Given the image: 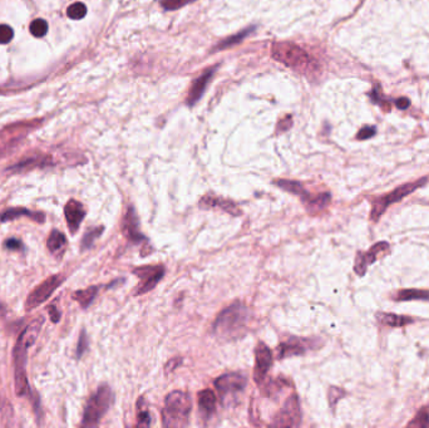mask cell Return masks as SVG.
I'll return each mask as SVG.
<instances>
[{
    "instance_id": "obj_1",
    "label": "cell",
    "mask_w": 429,
    "mask_h": 428,
    "mask_svg": "<svg viewBox=\"0 0 429 428\" xmlns=\"http://www.w3.org/2000/svg\"><path fill=\"white\" fill-rule=\"evenodd\" d=\"M44 324V318L39 317L33 321L29 325L23 330L19 336L16 345L14 348V365H15V393L18 396H25L29 392V383L26 379V362H28V348L34 344L35 339L39 334L42 325Z\"/></svg>"
},
{
    "instance_id": "obj_2",
    "label": "cell",
    "mask_w": 429,
    "mask_h": 428,
    "mask_svg": "<svg viewBox=\"0 0 429 428\" xmlns=\"http://www.w3.org/2000/svg\"><path fill=\"white\" fill-rule=\"evenodd\" d=\"M249 310L243 303L236 302L217 316L212 328L220 338H235L245 331L249 321Z\"/></svg>"
},
{
    "instance_id": "obj_3",
    "label": "cell",
    "mask_w": 429,
    "mask_h": 428,
    "mask_svg": "<svg viewBox=\"0 0 429 428\" xmlns=\"http://www.w3.org/2000/svg\"><path fill=\"white\" fill-rule=\"evenodd\" d=\"M272 57L280 63L300 72L306 73L315 69V62L310 55L301 49L299 45L290 42H277L271 47Z\"/></svg>"
},
{
    "instance_id": "obj_4",
    "label": "cell",
    "mask_w": 429,
    "mask_h": 428,
    "mask_svg": "<svg viewBox=\"0 0 429 428\" xmlns=\"http://www.w3.org/2000/svg\"><path fill=\"white\" fill-rule=\"evenodd\" d=\"M192 403L188 394L181 391L171 392L165 399L162 412L165 427H184L188 425Z\"/></svg>"
},
{
    "instance_id": "obj_5",
    "label": "cell",
    "mask_w": 429,
    "mask_h": 428,
    "mask_svg": "<svg viewBox=\"0 0 429 428\" xmlns=\"http://www.w3.org/2000/svg\"><path fill=\"white\" fill-rule=\"evenodd\" d=\"M112 403H113V392L107 384H103L87 402L82 421L83 427L97 426L103 418V416L108 412Z\"/></svg>"
},
{
    "instance_id": "obj_6",
    "label": "cell",
    "mask_w": 429,
    "mask_h": 428,
    "mask_svg": "<svg viewBox=\"0 0 429 428\" xmlns=\"http://www.w3.org/2000/svg\"><path fill=\"white\" fill-rule=\"evenodd\" d=\"M427 182V177H423L421 180H417L414 182H408V184L400 185L397 189L393 190L392 192L387 195H383V196L377 197V199L371 200V213H370V218L373 221H378L380 218V216L385 213L388 208L390 205L395 203H399L408 195L413 194L416 190H418L419 187L423 186Z\"/></svg>"
},
{
    "instance_id": "obj_7",
    "label": "cell",
    "mask_w": 429,
    "mask_h": 428,
    "mask_svg": "<svg viewBox=\"0 0 429 428\" xmlns=\"http://www.w3.org/2000/svg\"><path fill=\"white\" fill-rule=\"evenodd\" d=\"M301 422V410L298 397L292 394L286 399L281 410L275 415L274 427H298Z\"/></svg>"
},
{
    "instance_id": "obj_8",
    "label": "cell",
    "mask_w": 429,
    "mask_h": 428,
    "mask_svg": "<svg viewBox=\"0 0 429 428\" xmlns=\"http://www.w3.org/2000/svg\"><path fill=\"white\" fill-rule=\"evenodd\" d=\"M64 278L62 275H53L50 278L45 279L42 284H39L29 295L26 298L25 302V309L33 310L40 304L48 300V298L56 292L57 288L63 283Z\"/></svg>"
},
{
    "instance_id": "obj_9",
    "label": "cell",
    "mask_w": 429,
    "mask_h": 428,
    "mask_svg": "<svg viewBox=\"0 0 429 428\" xmlns=\"http://www.w3.org/2000/svg\"><path fill=\"white\" fill-rule=\"evenodd\" d=\"M133 274L140 278V284H138L137 290L135 292V295L146 294V293L151 292L155 289L156 285L161 281V279L165 275L164 266H140V268L133 269Z\"/></svg>"
},
{
    "instance_id": "obj_10",
    "label": "cell",
    "mask_w": 429,
    "mask_h": 428,
    "mask_svg": "<svg viewBox=\"0 0 429 428\" xmlns=\"http://www.w3.org/2000/svg\"><path fill=\"white\" fill-rule=\"evenodd\" d=\"M389 250L390 246L388 242L380 241L377 242L375 245H373L368 251H359L358 254H356L355 264H354V271L356 273V275H365L369 266L375 263L378 259L387 255L388 252H389Z\"/></svg>"
},
{
    "instance_id": "obj_11",
    "label": "cell",
    "mask_w": 429,
    "mask_h": 428,
    "mask_svg": "<svg viewBox=\"0 0 429 428\" xmlns=\"http://www.w3.org/2000/svg\"><path fill=\"white\" fill-rule=\"evenodd\" d=\"M248 379L240 373H226L215 381V388L222 398L240 393L245 389Z\"/></svg>"
},
{
    "instance_id": "obj_12",
    "label": "cell",
    "mask_w": 429,
    "mask_h": 428,
    "mask_svg": "<svg viewBox=\"0 0 429 428\" xmlns=\"http://www.w3.org/2000/svg\"><path fill=\"white\" fill-rule=\"evenodd\" d=\"M255 370H254V379L257 383H262L265 381V377L272 365V353L270 348L260 341L257 347L255 348Z\"/></svg>"
},
{
    "instance_id": "obj_13",
    "label": "cell",
    "mask_w": 429,
    "mask_h": 428,
    "mask_svg": "<svg viewBox=\"0 0 429 428\" xmlns=\"http://www.w3.org/2000/svg\"><path fill=\"white\" fill-rule=\"evenodd\" d=\"M122 227H123V234L126 235V237L129 241L135 242V244L146 241V236L143 234H141L140 231V223H138L137 214H136V210L133 208H129L128 210H127Z\"/></svg>"
},
{
    "instance_id": "obj_14",
    "label": "cell",
    "mask_w": 429,
    "mask_h": 428,
    "mask_svg": "<svg viewBox=\"0 0 429 428\" xmlns=\"http://www.w3.org/2000/svg\"><path fill=\"white\" fill-rule=\"evenodd\" d=\"M64 215H66L69 230H71L72 234H74L79 229V225L82 223L83 218H85L86 210L81 203H78L76 200H69L66 208H64Z\"/></svg>"
},
{
    "instance_id": "obj_15",
    "label": "cell",
    "mask_w": 429,
    "mask_h": 428,
    "mask_svg": "<svg viewBox=\"0 0 429 428\" xmlns=\"http://www.w3.org/2000/svg\"><path fill=\"white\" fill-rule=\"evenodd\" d=\"M309 343L310 340L296 338V336L287 339L286 341L279 345V359L292 357V355H303L304 353H306L308 348H310V345H308Z\"/></svg>"
},
{
    "instance_id": "obj_16",
    "label": "cell",
    "mask_w": 429,
    "mask_h": 428,
    "mask_svg": "<svg viewBox=\"0 0 429 428\" xmlns=\"http://www.w3.org/2000/svg\"><path fill=\"white\" fill-rule=\"evenodd\" d=\"M200 205L206 209L219 208L234 216L241 215V210L239 209V206L235 203H232L231 200L222 199V197L215 196V195H206V196H203L200 201Z\"/></svg>"
},
{
    "instance_id": "obj_17",
    "label": "cell",
    "mask_w": 429,
    "mask_h": 428,
    "mask_svg": "<svg viewBox=\"0 0 429 428\" xmlns=\"http://www.w3.org/2000/svg\"><path fill=\"white\" fill-rule=\"evenodd\" d=\"M303 200L304 205H305L306 210L311 215H315L319 214L320 211L325 210L327 206L330 204V200H332V195L329 192H324V194H319V195H311L308 194Z\"/></svg>"
},
{
    "instance_id": "obj_18",
    "label": "cell",
    "mask_w": 429,
    "mask_h": 428,
    "mask_svg": "<svg viewBox=\"0 0 429 428\" xmlns=\"http://www.w3.org/2000/svg\"><path fill=\"white\" fill-rule=\"evenodd\" d=\"M213 71H215V68L207 69V71L200 77V78H197L195 82H193L192 87H191L190 90V93H188V97H187V105L193 106L201 97H202L203 92H205L206 87H207L208 82H210V79L212 78Z\"/></svg>"
},
{
    "instance_id": "obj_19",
    "label": "cell",
    "mask_w": 429,
    "mask_h": 428,
    "mask_svg": "<svg viewBox=\"0 0 429 428\" xmlns=\"http://www.w3.org/2000/svg\"><path fill=\"white\" fill-rule=\"evenodd\" d=\"M198 408L205 418H210L216 411V397L210 389H205L198 393Z\"/></svg>"
},
{
    "instance_id": "obj_20",
    "label": "cell",
    "mask_w": 429,
    "mask_h": 428,
    "mask_svg": "<svg viewBox=\"0 0 429 428\" xmlns=\"http://www.w3.org/2000/svg\"><path fill=\"white\" fill-rule=\"evenodd\" d=\"M377 321L379 323L384 324L388 326H394V328H400V326H406L408 324L413 323V319L406 316H398L394 313H377Z\"/></svg>"
},
{
    "instance_id": "obj_21",
    "label": "cell",
    "mask_w": 429,
    "mask_h": 428,
    "mask_svg": "<svg viewBox=\"0 0 429 428\" xmlns=\"http://www.w3.org/2000/svg\"><path fill=\"white\" fill-rule=\"evenodd\" d=\"M29 216L30 218H34L38 222H43L44 221V215L40 213H32V211L26 210V209H10V210H6L5 213H3L0 215V222H5V221L14 220V218H18L20 216Z\"/></svg>"
},
{
    "instance_id": "obj_22",
    "label": "cell",
    "mask_w": 429,
    "mask_h": 428,
    "mask_svg": "<svg viewBox=\"0 0 429 428\" xmlns=\"http://www.w3.org/2000/svg\"><path fill=\"white\" fill-rule=\"evenodd\" d=\"M397 302H409V300H429V290L403 289L394 295Z\"/></svg>"
},
{
    "instance_id": "obj_23",
    "label": "cell",
    "mask_w": 429,
    "mask_h": 428,
    "mask_svg": "<svg viewBox=\"0 0 429 428\" xmlns=\"http://www.w3.org/2000/svg\"><path fill=\"white\" fill-rule=\"evenodd\" d=\"M274 184H276L277 186L284 190V191L290 192V194L292 195H296V196H300V199H304V197L309 194L305 190V187L298 181H292V180H277Z\"/></svg>"
},
{
    "instance_id": "obj_24",
    "label": "cell",
    "mask_w": 429,
    "mask_h": 428,
    "mask_svg": "<svg viewBox=\"0 0 429 428\" xmlns=\"http://www.w3.org/2000/svg\"><path fill=\"white\" fill-rule=\"evenodd\" d=\"M98 293V287H90L85 290H78L73 294V299L77 300L79 304L82 305V308H87L90 303L94 300L95 295Z\"/></svg>"
},
{
    "instance_id": "obj_25",
    "label": "cell",
    "mask_w": 429,
    "mask_h": 428,
    "mask_svg": "<svg viewBox=\"0 0 429 428\" xmlns=\"http://www.w3.org/2000/svg\"><path fill=\"white\" fill-rule=\"evenodd\" d=\"M66 245L67 239L66 236H64V234L57 231V230L52 231V234L49 235V239H48L47 241V246L50 251L56 254V252H59L61 250H63V247L66 246Z\"/></svg>"
},
{
    "instance_id": "obj_26",
    "label": "cell",
    "mask_w": 429,
    "mask_h": 428,
    "mask_svg": "<svg viewBox=\"0 0 429 428\" xmlns=\"http://www.w3.org/2000/svg\"><path fill=\"white\" fill-rule=\"evenodd\" d=\"M102 232H103V226L94 227V229H90L89 231L86 232V235L83 236V240H82V249H89V247L94 244L95 240L100 236Z\"/></svg>"
},
{
    "instance_id": "obj_27",
    "label": "cell",
    "mask_w": 429,
    "mask_h": 428,
    "mask_svg": "<svg viewBox=\"0 0 429 428\" xmlns=\"http://www.w3.org/2000/svg\"><path fill=\"white\" fill-rule=\"evenodd\" d=\"M30 33H32L34 37H44L48 32V23L44 19H34V20L30 23Z\"/></svg>"
},
{
    "instance_id": "obj_28",
    "label": "cell",
    "mask_w": 429,
    "mask_h": 428,
    "mask_svg": "<svg viewBox=\"0 0 429 428\" xmlns=\"http://www.w3.org/2000/svg\"><path fill=\"white\" fill-rule=\"evenodd\" d=\"M87 14V8L83 3H74L67 10V15L69 16L73 20H79V19H83Z\"/></svg>"
},
{
    "instance_id": "obj_29",
    "label": "cell",
    "mask_w": 429,
    "mask_h": 428,
    "mask_svg": "<svg viewBox=\"0 0 429 428\" xmlns=\"http://www.w3.org/2000/svg\"><path fill=\"white\" fill-rule=\"evenodd\" d=\"M408 427H429V411L423 408L416 415L414 420L408 423Z\"/></svg>"
},
{
    "instance_id": "obj_30",
    "label": "cell",
    "mask_w": 429,
    "mask_h": 428,
    "mask_svg": "<svg viewBox=\"0 0 429 428\" xmlns=\"http://www.w3.org/2000/svg\"><path fill=\"white\" fill-rule=\"evenodd\" d=\"M138 413H137V426L138 427H148L151 425V417L146 407H142V397L137 403Z\"/></svg>"
},
{
    "instance_id": "obj_31",
    "label": "cell",
    "mask_w": 429,
    "mask_h": 428,
    "mask_svg": "<svg viewBox=\"0 0 429 428\" xmlns=\"http://www.w3.org/2000/svg\"><path fill=\"white\" fill-rule=\"evenodd\" d=\"M193 0H161V5L164 6L166 10H174L186 4L191 3Z\"/></svg>"
},
{
    "instance_id": "obj_32",
    "label": "cell",
    "mask_w": 429,
    "mask_h": 428,
    "mask_svg": "<svg viewBox=\"0 0 429 428\" xmlns=\"http://www.w3.org/2000/svg\"><path fill=\"white\" fill-rule=\"evenodd\" d=\"M14 37V32L9 25L1 24L0 25V44H6L10 42Z\"/></svg>"
},
{
    "instance_id": "obj_33",
    "label": "cell",
    "mask_w": 429,
    "mask_h": 428,
    "mask_svg": "<svg viewBox=\"0 0 429 428\" xmlns=\"http://www.w3.org/2000/svg\"><path fill=\"white\" fill-rule=\"evenodd\" d=\"M88 348V339H87V334H86V331L83 330L82 334H81V336H79V341H78V348H77V357L81 358L83 354H85V352L87 350Z\"/></svg>"
},
{
    "instance_id": "obj_34",
    "label": "cell",
    "mask_w": 429,
    "mask_h": 428,
    "mask_svg": "<svg viewBox=\"0 0 429 428\" xmlns=\"http://www.w3.org/2000/svg\"><path fill=\"white\" fill-rule=\"evenodd\" d=\"M342 396H344V391H342L340 388L332 387V388L329 389V403L333 408L337 406V402L339 401Z\"/></svg>"
},
{
    "instance_id": "obj_35",
    "label": "cell",
    "mask_w": 429,
    "mask_h": 428,
    "mask_svg": "<svg viewBox=\"0 0 429 428\" xmlns=\"http://www.w3.org/2000/svg\"><path fill=\"white\" fill-rule=\"evenodd\" d=\"M375 132H377V128L374 126H365L358 132L356 138L360 139V141H364V139H368L370 138V137H373L374 134H375Z\"/></svg>"
},
{
    "instance_id": "obj_36",
    "label": "cell",
    "mask_w": 429,
    "mask_h": 428,
    "mask_svg": "<svg viewBox=\"0 0 429 428\" xmlns=\"http://www.w3.org/2000/svg\"><path fill=\"white\" fill-rule=\"evenodd\" d=\"M248 32H249V30H245V33H241V34L236 35V37H232V38H230V39L224 40V42H222L221 44H220L219 47H217V49H222V48H226V47H229V45L235 44V43H239V40L241 39V38L245 37V35L248 34Z\"/></svg>"
},
{
    "instance_id": "obj_37",
    "label": "cell",
    "mask_w": 429,
    "mask_h": 428,
    "mask_svg": "<svg viewBox=\"0 0 429 428\" xmlns=\"http://www.w3.org/2000/svg\"><path fill=\"white\" fill-rule=\"evenodd\" d=\"M5 247L9 250H20L23 249V244L18 239H9L5 241Z\"/></svg>"
},
{
    "instance_id": "obj_38",
    "label": "cell",
    "mask_w": 429,
    "mask_h": 428,
    "mask_svg": "<svg viewBox=\"0 0 429 428\" xmlns=\"http://www.w3.org/2000/svg\"><path fill=\"white\" fill-rule=\"evenodd\" d=\"M181 362H182L181 358H173V359L170 360V362L166 364V367H165L166 373H170V372H172V370L176 369V367L178 364H181Z\"/></svg>"
},
{
    "instance_id": "obj_39",
    "label": "cell",
    "mask_w": 429,
    "mask_h": 428,
    "mask_svg": "<svg viewBox=\"0 0 429 428\" xmlns=\"http://www.w3.org/2000/svg\"><path fill=\"white\" fill-rule=\"evenodd\" d=\"M395 105H397V107L399 108V109H407V108L409 107V105H411V102H409V100L407 97H402L395 101Z\"/></svg>"
},
{
    "instance_id": "obj_40",
    "label": "cell",
    "mask_w": 429,
    "mask_h": 428,
    "mask_svg": "<svg viewBox=\"0 0 429 428\" xmlns=\"http://www.w3.org/2000/svg\"><path fill=\"white\" fill-rule=\"evenodd\" d=\"M49 314H50V318H52V321H54V323H58L59 319H61V313H59V310L56 309V307L49 308Z\"/></svg>"
},
{
    "instance_id": "obj_41",
    "label": "cell",
    "mask_w": 429,
    "mask_h": 428,
    "mask_svg": "<svg viewBox=\"0 0 429 428\" xmlns=\"http://www.w3.org/2000/svg\"><path fill=\"white\" fill-rule=\"evenodd\" d=\"M1 309H3V307H1V305H0V312H1Z\"/></svg>"
}]
</instances>
